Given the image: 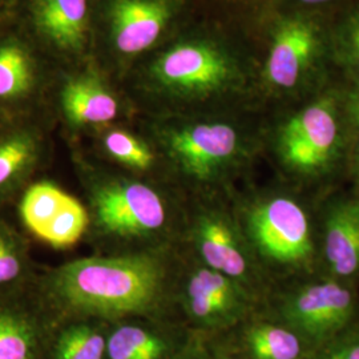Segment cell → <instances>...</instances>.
<instances>
[{"label": "cell", "instance_id": "23", "mask_svg": "<svg viewBox=\"0 0 359 359\" xmlns=\"http://www.w3.org/2000/svg\"><path fill=\"white\" fill-rule=\"evenodd\" d=\"M69 196L51 180H35L31 182L16 201L18 216L25 231L40 240Z\"/></svg>", "mask_w": 359, "mask_h": 359}, {"label": "cell", "instance_id": "11", "mask_svg": "<svg viewBox=\"0 0 359 359\" xmlns=\"http://www.w3.org/2000/svg\"><path fill=\"white\" fill-rule=\"evenodd\" d=\"M27 27L52 56L76 62L90 44V0H27Z\"/></svg>", "mask_w": 359, "mask_h": 359}, {"label": "cell", "instance_id": "14", "mask_svg": "<svg viewBox=\"0 0 359 359\" xmlns=\"http://www.w3.org/2000/svg\"><path fill=\"white\" fill-rule=\"evenodd\" d=\"M177 10L176 0H109L108 38L121 56L148 51L161 38Z\"/></svg>", "mask_w": 359, "mask_h": 359}, {"label": "cell", "instance_id": "27", "mask_svg": "<svg viewBox=\"0 0 359 359\" xmlns=\"http://www.w3.org/2000/svg\"><path fill=\"white\" fill-rule=\"evenodd\" d=\"M342 112L350 127L359 130V79L354 84L353 90L347 93L346 99L342 105Z\"/></svg>", "mask_w": 359, "mask_h": 359}, {"label": "cell", "instance_id": "17", "mask_svg": "<svg viewBox=\"0 0 359 359\" xmlns=\"http://www.w3.org/2000/svg\"><path fill=\"white\" fill-rule=\"evenodd\" d=\"M43 79L36 55L16 35L0 38V109L13 116L36 114Z\"/></svg>", "mask_w": 359, "mask_h": 359}, {"label": "cell", "instance_id": "9", "mask_svg": "<svg viewBox=\"0 0 359 359\" xmlns=\"http://www.w3.org/2000/svg\"><path fill=\"white\" fill-rule=\"evenodd\" d=\"M259 298L243 283L198 261L184 274L181 271L177 304L201 330H226L246 321Z\"/></svg>", "mask_w": 359, "mask_h": 359}, {"label": "cell", "instance_id": "4", "mask_svg": "<svg viewBox=\"0 0 359 359\" xmlns=\"http://www.w3.org/2000/svg\"><path fill=\"white\" fill-rule=\"evenodd\" d=\"M234 212L264 273L313 271L320 258L318 237L306 206L297 197L283 192L258 193Z\"/></svg>", "mask_w": 359, "mask_h": 359}, {"label": "cell", "instance_id": "2", "mask_svg": "<svg viewBox=\"0 0 359 359\" xmlns=\"http://www.w3.org/2000/svg\"><path fill=\"white\" fill-rule=\"evenodd\" d=\"M72 161L90 216L84 241L93 253L176 246L184 218L161 181L108 169L79 152Z\"/></svg>", "mask_w": 359, "mask_h": 359}, {"label": "cell", "instance_id": "30", "mask_svg": "<svg viewBox=\"0 0 359 359\" xmlns=\"http://www.w3.org/2000/svg\"><path fill=\"white\" fill-rule=\"evenodd\" d=\"M13 117H16V116L10 115V114H7V112H4V111L0 109V128H1L3 126H6L10 120H13Z\"/></svg>", "mask_w": 359, "mask_h": 359}, {"label": "cell", "instance_id": "26", "mask_svg": "<svg viewBox=\"0 0 359 359\" xmlns=\"http://www.w3.org/2000/svg\"><path fill=\"white\" fill-rule=\"evenodd\" d=\"M308 359H359V318Z\"/></svg>", "mask_w": 359, "mask_h": 359}, {"label": "cell", "instance_id": "13", "mask_svg": "<svg viewBox=\"0 0 359 359\" xmlns=\"http://www.w3.org/2000/svg\"><path fill=\"white\" fill-rule=\"evenodd\" d=\"M56 112L74 136L114 126L121 112L115 92L93 69L65 77L56 96Z\"/></svg>", "mask_w": 359, "mask_h": 359}, {"label": "cell", "instance_id": "19", "mask_svg": "<svg viewBox=\"0 0 359 359\" xmlns=\"http://www.w3.org/2000/svg\"><path fill=\"white\" fill-rule=\"evenodd\" d=\"M95 135L100 152L116 167L137 177L157 180L156 173L160 172L161 160L151 140L115 124Z\"/></svg>", "mask_w": 359, "mask_h": 359}, {"label": "cell", "instance_id": "7", "mask_svg": "<svg viewBox=\"0 0 359 359\" xmlns=\"http://www.w3.org/2000/svg\"><path fill=\"white\" fill-rule=\"evenodd\" d=\"M182 225L200 264L262 295L265 273L248 245L234 210L213 196L200 197Z\"/></svg>", "mask_w": 359, "mask_h": 359}, {"label": "cell", "instance_id": "16", "mask_svg": "<svg viewBox=\"0 0 359 359\" xmlns=\"http://www.w3.org/2000/svg\"><path fill=\"white\" fill-rule=\"evenodd\" d=\"M321 225L318 250L327 276L353 283L359 277V194L330 201Z\"/></svg>", "mask_w": 359, "mask_h": 359}, {"label": "cell", "instance_id": "22", "mask_svg": "<svg viewBox=\"0 0 359 359\" xmlns=\"http://www.w3.org/2000/svg\"><path fill=\"white\" fill-rule=\"evenodd\" d=\"M243 344L250 359H308L306 342L281 322L253 321L244 329Z\"/></svg>", "mask_w": 359, "mask_h": 359}, {"label": "cell", "instance_id": "10", "mask_svg": "<svg viewBox=\"0 0 359 359\" xmlns=\"http://www.w3.org/2000/svg\"><path fill=\"white\" fill-rule=\"evenodd\" d=\"M36 114L16 116L0 128V212L35 181L51 152L47 124Z\"/></svg>", "mask_w": 359, "mask_h": 359}, {"label": "cell", "instance_id": "8", "mask_svg": "<svg viewBox=\"0 0 359 359\" xmlns=\"http://www.w3.org/2000/svg\"><path fill=\"white\" fill-rule=\"evenodd\" d=\"M276 309L277 321L294 330L313 354L358 320V295L353 283L326 276L295 285Z\"/></svg>", "mask_w": 359, "mask_h": 359}, {"label": "cell", "instance_id": "15", "mask_svg": "<svg viewBox=\"0 0 359 359\" xmlns=\"http://www.w3.org/2000/svg\"><path fill=\"white\" fill-rule=\"evenodd\" d=\"M321 47L318 26L304 16L285 19L274 29L269 56L265 63V80L276 90H293Z\"/></svg>", "mask_w": 359, "mask_h": 359}, {"label": "cell", "instance_id": "28", "mask_svg": "<svg viewBox=\"0 0 359 359\" xmlns=\"http://www.w3.org/2000/svg\"><path fill=\"white\" fill-rule=\"evenodd\" d=\"M348 172L354 184V192L359 194V130L348 152Z\"/></svg>", "mask_w": 359, "mask_h": 359}, {"label": "cell", "instance_id": "24", "mask_svg": "<svg viewBox=\"0 0 359 359\" xmlns=\"http://www.w3.org/2000/svg\"><path fill=\"white\" fill-rule=\"evenodd\" d=\"M88 226L90 216L87 206L76 197L69 196L39 241L56 250H67L86 240Z\"/></svg>", "mask_w": 359, "mask_h": 359}, {"label": "cell", "instance_id": "29", "mask_svg": "<svg viewBox=\"0 0 359 359\" xmlns=\"http://www.w3.org/2000/svg\"><path fill=\"white\" fill-rule=\"evenodd\" d=\"M173 359H206L205 351L198 346H192L191 341H188L185 347Z\"/></svg>", "mask_w": 359, "mask_h": 359}, {"label": "cell", "instance_id": "12", "mask_svg": "<svg viewBox=\"0 0 359 359\" xmlns=\"http://www.w3.org/2000/svg\"><path fill=\"white\" fill-rule=\"evenodd\" d=\"M55 325L35 283L23 292L0 295V359H44Z\"/></svg>", "mask_w": 359, "mask_h": 359}, {"label": "cell", "instance_id": "18", "mask_svg": "<svg viewBox=\"0 0 359 359\" xmlns=\"http://www.w3.org/2000/svg\"><path fill=\"white\" fill-rule=\"evenodd\" d=\"M188 341L169 318H129L109 323L105 359H173Z\"/></svg>", "mask_w": 359, "mask_h": 359}, {"label": "cell", "instance_id": "3", "mask_svg": "<svg viewBox=\"0 0 359 359\" xmlns=\"http://www.w3.org/2000/svg\"><path fill=\"white\" fill-rule=\"evenodd\" d=\"M151 142L168 175L201 197L216 196L249 157L243 132L222 120L157 123Z\"/></svg>", "mask_w": 359, "mask_h": 359}, {"label": "cell", "instance_id": "25", "mask_svg": "<svg viewBox=\"0 0 359 359\" xmlns=\"http://www.w3.org/2000/svg\"><path fill=\"white\" fill-rule=\"evenodd\" d=\"M335 52L342 65L359 74V10L350 13L338 28Z\"/></svg>", "mask_w": 359, "mask_h": 359}, {"label": "cell", "instance_id": "5", "mask_svg": "<svg viewBox=\"0 0 359 359\" xmlns=\"http://www.w3.org/2000/svg\"><path fill=\"white\" fill-rule=\"evenodd\" d=\"M342 107L323 96L287 117L274 136V152L283 170L301 182L329 176L344 149Z\"/></svg>", "mask_w": 359, "mask_h": 359}, {"label": "cell", "instance_id": "21", "mask_svg": "<svg viewBox=\"0 0 359 359\" xmlns=\"http://www.w3.org/2000/svg\"><path fill=\"white\" fill-rule=\"evenodd\" d=\"M39 271L25 233L0 212V295L29 289Z\"/></svg>", "mask_w": 359, "mask_h": 359}, {"label": "cell", "instance_id": "31", "mask_svg": "<svg viewBox=\"0 0 359 359\" xmlns=\"http://www.w3.org/2000/svg\"><path fill=\"white\" fill-rule=\"evenodd\" d=\"M304 4H322V3H327L332 0H299Z\"/></svg>", "mask_w": 359, "mask_h": 359}, {"label": "cell", "instance_id": "6", "mask_svg": "<svg viewBox=\"0 0 359 359\" xmlns=\"http://www.w3.org/2000/svg\"><path fill=\"white\" fill-rule=\"evenodd\" d=\"M147 75L157 95L179 102L213 97L240 81L237 62L205 39L180 40L169 46L151 62Z\"/></svg>", "mask_w": 359, "mask_h": 359}, {"label": "cell", "instance_id": "32", "mask_svg": "<svg viewBox=\"0 0 359 359\" xmlns=\"http://www.w3.org/2000/svg\"><path fill=\"white\" fill-rule=\"evenodd\" d=\"M221 359H236V358H229V357H226V358H221Z\"/></svg>", "mask_w": 359, "mask_h": 359}, {"label": "cell", "instance_id": "1", "mask_svg": "<svg viewBox=\"0 0 359 359\" xmlns=\"http://www.w3.org/2000/svg\"><path fill=\"white\" fill-rule=\"evenodd\" d=\"M176 246L96 255L40 270L35 290L56 322L169 318L177 304Z\"/></svg>", "mask_w": 359, "mask_h": 359}, {"label": "cell", "instance_id": "20", "mask_svg": "<svg viewBox=\"0 0 359 359\" xmlns=\"http://www.w3.org/2000/svg\"><path fill=\"white\" fill-rule=\"evenodd\" d=\"M109 323L95 318L56 322L44 359H105Z\"/></svg>", "mask_w": 359, "mask_h": 359}]
</instances>
